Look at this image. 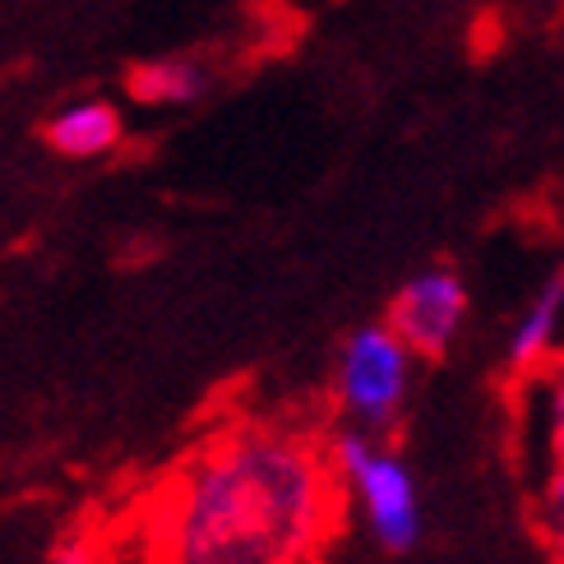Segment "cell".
Wrapping results in <instances>:
<instances>
[{"label": "cell", "mask_w": 564, "mask_h": 564, "mask_svg": "<svg viewBox=\"0 0 564 564\" xmlns=\"http://www.w3.org/2000/svg\"><path fill=\"white\" fill-rule=\"evenodd\" d=\"M338 490L311 426L227 421L149 500V564H319L343 519Z\"/></svg>", "instance_id": "6da1fadb"}, {"label": "cell", "mask_w": 564, "mask_h": 564, "mask_svg": "<svg viewBox=\"0 0 564 564\" xmlns=\"http://www.w3.org/2000/svg\"><path fill=\"white\" fill-rule=\"evenodd\" d=\"M328 454H334L347 500L361 509L366 532L393 555L412 551L421 542V496L412 467L361 426L338 431L328 440Z\"/></svg>", "instance_id": "7a4b0ae2"}, {"label": "cell", "mask_w": 564, "mask_h": 564, "mask_svg": "<svg viewBox=\"0 0 564 564\" xmlns=\"http://www.w3.org/2000/svg\"><path fill=\"white\" fill-rule=\"evenodd\" d=\"M412 361L416 357L384 319L351 328L343 351H338V366H334L338 412L351 421V426H361L370 435L389 431L408 403Z\"/></svg>", "instance_id": "3957f363"}, {"label": "cell", "mask_w": 564, "mask_h": 564, "mask_svg": "<svg viewBox=\"0 0 564 564\" xmlns=\"http://www.w3.org/2000/svg\"><path fill=\"white\" fill-rule=\"evenodd\" d=\"M384 324L393 328L403 347L412 357H426L440 361L449 351L467 324V288L463 278L449 264H435V269H421L412 273L403 288L393 292Z\"/></svg>", "instance_id": "277c9868"}, {"label": "cell", "mask_w": 564, "mask_h": 564, "mask_svg": "<svg viewBox=\"0 0 564 564\" xmlns=\"http://www.w3.org/2000/svg\"><path fill=\"white\" fill-rule=\"evenodd\" d=\"M42 139H46V149L69 162H93V158H107L121 149L126 116H121V107H111L102 98H79V102L61 107L52 121L42 126Z\"/></svg>", "instance_id": "5b68a950"}, {"label": "cell", "mask_w": 564, "mask_h": 564, "mask_svg": "<svg viewBox=\"0 0 564 564\" xmlns=\"http://www.w3.org/2000/svg\"><path fill=\"white\" fill-rule=\"evenodd\" d=\"M560 328H564V273L532 292V301L523 305V315L509 334L505 357H509V370L519 375V380L542 375L560 357Z\"/></svg>", "instance_id": "8992f818"}, {"label": "cell", "mask_w": 564, "mask_h": 564, "mask_svg": "<svg viewBox=\"0 0 564 564\" xmlns=\"http://www.w3.org/2000/svg\"><path fill=\"white\" fill-rule=\"evenodd\" d=\"M214 88V65L199 61V56H153V61H139L126 79V93L139 107H195L199 98H208Z\"/></svg>", "instance_id": "52a82bcc"}, {"label": "cell", "mask_w": 564, "mask_h": 564, "mask_svg": "<svg viewBox=\"0 0 564 564\" xmlns=\"http://www.w3.org/2000/svg\"><path fill=\"white\" fill-rule=\"evenodd\" d=\"M542 435H546V463H564V357H555L542 375Z\"/></svg>", "instance_id": "ba28073f"}, {"label": "cell", "mask_w": 564, "mask_h": 564, "mask_svg": "<svg viewBox=\"0 0 564 564\" xmlns=\"http://www.w3.org/2000/svg\"><path fill=\"white\" fill-rule=\"evenodd\" d=\"M42 564H107V555H102V542L93 532H75V536H65Z\"/></svg>", "instance_id": "9c48e42d"}]
</instances>
